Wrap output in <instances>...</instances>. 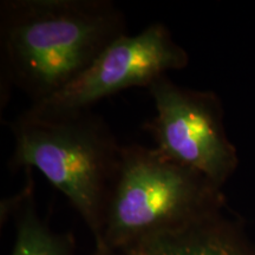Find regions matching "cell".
<instances>
[{
  "instance_id": "1",
  "label": "cell",
  "mask_w": 255,
  "mask_h": 255,
  "mask_svg": "<svg viewBox=\"0 0 255 255\" xmlns=\"http://www.w3.org/2000/svg\"><path fill=\"white\" fill-rule=\"evenodd\" d=\"M126 33V15L110 0H2L1 97L15 87L32 104L46 100Z\"/></svg>"
},
{
  "instance_id": "2",
  "label": "cell",
  "mask_w": 255,
  "mask_h": 255,
  "mask_svg": "<svg viewBox=\"0 0 255 255\" xmlns=\"http://www.w3.org/2000/svg\"><path fill=\"white\" fill-rule=\"evenodd\" d=\"M14 150L9 168H34L62 191L88 223L96 241L122 145L90 110L38 115L25 110L9 123Z\"/></svg>"
},
{
  "instance_id": "3",
  "label": "cell",
  "mask_w": 255,
  "mask_h": 255,
  "mask_svg": "<svg viewBox=\"0 0 255 255\" xmlns=\"http://www.w3.org/2000/svg\"><path fill=\"white\" fill-rule=\"evenodd\" d=\"M221 189L155 148L124 145L105 202L98 253H110L215 214Z\"/></svg>"
},
{
  "instance_id": "4",
  "label": "cell",
  "mask_w": 255,
  "mask_h": 255,
  "mask_svg": "<svg viewBox=\"0 0 255 255\" xmlns=\"http://www.w3.org/2000/svg\"><path fill=\"white\" fill-rule=\"evenodd\" d=\"M155 115L145 123L154 148L175 163L221 189L238 167V155L223 127L219 98L176 84L168 76L148 88Z\"/></svg>"
},
{
  "instance_id": "5",
  "label": "cell",
  "mask_w": 255,
  "mask_h": 255,
  "mask_svg": "<svg viewBox=\"0 0 255 255\" xmlns=\"http://www.w3.org/2000/svg\"><path fill=\"white\" fill-rule=\"evenodd\" d=\"M188 63L187 51L175 41L167 25L152 23L138 33L117 38L75 81L26 110L38 115L90 110L91 105L123 90L148 89Z\"/></svg>"
},
{
  "instance_id": "6",
  "label": "cell",
  "mask_w": 255,
  "mask_h": 255,
  "mask_svg": "<svg viewBox=\"0 0 255 255\" xmlns=\"http://www.w3.org/2000/svg\"><path fill=\"white\" fill-rule=\"evenodd\" d=\"M122 255H252L218 213L165 231L121 250Z\"/></svg>"
},
{
  "instance_id": "7",
  "label": "cell",
  "mask_w": 255,
  "mask_h": 255,
  "mask_svg": "<svg viewBox=\"0 0 255 255\" xmlns=\"http://www.w3.org/2000/svg\"><path fill=\"white\" fill-rule=\"evenodd\" d=\"M11 255H72L69 239L53 233L39 219L33 194L27 199L19 218Z\"/></svg>"
},
{
  "instance_id": "8",
  "label": "cell",
  "mask_w": 255,
  "mask_h": 255,
  "mask_svg": "<svg viewBox=\"0 0 255 255\" xmlns=\"http://www.w3.org/2000/svg\"><path fill=\"white\" fill-rule=\"evenodd\" d=\"M98 255H122V252L116 251V252H110V253H98Z\"/></svg>"
}]
</instances>
